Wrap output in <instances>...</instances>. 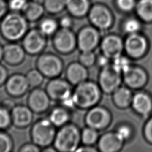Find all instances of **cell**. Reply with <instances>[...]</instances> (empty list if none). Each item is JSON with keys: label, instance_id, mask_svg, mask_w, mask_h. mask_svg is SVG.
I'll use <instances>...</instances> for the list:
<instances>
[{"label": "cell", "instance_id": "cell-47", "mask_svg": "<svg viewBox=\"0 0 152 152\" xmlns=\"http://www.w3.org/2000/svg\"><path fill=\"white\" fill-rule=\"evenodd\" d=\"M3 58V45L0 43V62Z\"/></svg>", "mask_w": 152, "mask_h": 152}, {"label": "cell", "instance_id": "cell-26", "mask_svg": "<svg viewBox=\"0 0 152 152\" xmlns=\"http://www.w3.org/2000/svg\"><path fill=\"white\" fill-rule=\"evenodd\" d=\"M113 97L115 104L120 107H126L132 103L131 92L126 87H118L113 92Z\"/></svg>", "mask_w": 152, "mask_h": 152}, {"label": "cell", "instance_id": "cell-20", "mask_svg": "<svg viewBox=\"0 0 152 152\" xmlns=\"http://www.w3.org/2000/svg\"><path fill=\"white\" fill-rule=\"evenodd\" d=\"M90 18L92 23L100 29H106L111 24V15L107 9L102 6L93 8L90 13Z\"/></svg>", "mask_w": 152, "mask_h": 152}, {"label": "cell", "instance_id": "cell-46", "mask_svg": "<svg viewBox=\"0 0 152 152\" xmlns=\"http://www.w3.org/2000/svg\"><path fill=\"white\" fill-rule=\"evenodd\" d=\"M76 151H90V152H93V151H96V150L93 149L92 148H90V147H83V148H80L79 149H77L76 150Z\"/></svg>", "mask_w": 152, "mask_h": 152}, {"label": "cell", "instance_id": "cell-10", "mask_svg": "<svg viewBox=\"0 0 152 152\" xmlns=\"http://www.w3.org/2000/svg\"><path fill=\"white\" fill-rule=\"evenodd\" d=\"M45 89L52 100L59 102L72 94L71 84L59 77L49 79Z\"/></svg>", "mask_w": 152, "mask_h": 152}, {"label": "cell", "instance_id": "cell-16", "mask_svg": "<svg viewBox=\"0 0 152 152\" xmlns=\"http://www.w3.org/2000/svg\"><path fill=\"white\" fill-rule=\"evenodd\" d=\"M99 40L97 31L93 28L87 27L79 33L77 42L81 51H91L97 45Z\"/></svg>", "mask_w": 152, "mask_h": 152}, {"label": "cell", "instance_id": "cell-44", "mask_svg": "<svg viewBox=\"0 0 152 152\" xmlns=\"http://www.w3.org/2000/svg\"><path fill=\"white\" fill-rule=\"evenodd\" d=\"M8 7L7 1L5 0H0V20L8 12Z\"/></svg>", "mask_w": 152, "mask_h": 152}, {"label": "cell", "instance_id": "cell-15", "mask_svg": "<svg viewBox=\"0 0 152 152\" xmlns=\"http://www.w3.org/2000/svg\"><path fill=\"white\" fill-rule=\"evenodd\" d=\"M147 46L145 39L137 33L129 34L125 43L126 51L133 58L141 56L145 52Z\"/></svg>", "mask_w": 152, "mask_h": 152}, {"label": "cell", "instance_id": "cell-37", "mask_svg": "<svg viewBox=\"0 0 152 152\" xmlns=\"http://www.w3.org/2000/svg\"><path fill=\"white\" fill-rule=\"evenodd\" d=\"M125 31L129 34L137 33L140 30V24L139 22L135 19L128 20L124 24Z\"/></svg>", "mask_w": 152, "mask_h": 152}, {"label": "cell", "instance_id": "cell-43", "mask_svg": "<svg viewBox=\"0 0 152 152\" xmlns=\"http://www.w3.org/2000/svg\"><path fill=\"white\" fill-rule=\"evenodd\" d=\"M144 133L147 139L150 142H152V118H151L147 123L144 129Z\"/></svg>", "mask_w": 152, "mask_h": 152}, {"label": "cell", "instance_id": "cell-2", "mask_svg": "<svg viewBox=\"0 0 152 152\" xmlns=\"http://www.w3.org/2000/svg\"><path fill=\"white\" fill-rule=\"evenodd\" d=\"M56 128L48 117L39 118L31 125V141L39 146L42 150L52 145L56 133Z\"/></svg>", "mask_w": 152, "mask_h": 152}, {"label": "cell", "instance_id": "cell-19", "mask_svg": "<svg viewBox=\"0 0 152 152\" xmlns=\"http://www.w3.org/2000/svg\"><path fill=\"white\" fill-rule=\"evenodd\" d=\"M123 74L126 84L132 88L142 87L147 80L145 72L139 67L129 66Z\"/></svg>", "mask_w": 152, "mask_h": 152}, {"label": "cell", "instance_id": "cell-24", "mask_svg": "<svg viewBox=\"0 0 152 152\" xmlns=\"http://www.w3.org/2000/svg\"><path fill=\"white\" fill-rule=\"evenodd\" d=\"M133 108L140 114L148 115L152 109V102L148 95L142 93L136 94L132 100Z\"/></svg>", "mask_w": 152, "mask_h": 152}, {"label": "cell", "instance_id": "cell-14", "mask_svg": "<svg viewBox=\"0 0 152 152\" xmlns=\"http://www.w3.org/2000/svg\"><path fill=\"white\" fill-rule=\"evenodd\" d=\"M86 120L89 127L100 129L105 128L109 124L110 121V115L105 109L96 107L88 112Z\"/></svg>", "mask_w": 152, "mask_h": 152}, {"label": "cell", "instance_id": "cell-36", "mask_svg": "<svg viewBox=\"0 0 152 152\" xmlns=\"http://www.w3.org/2000/svg\"><path fill=\"white\" fill-rule=\"evenodd\" d=\"M27 1L28 0H8V10L10 11L21 12Z\"/></svg>", "mask_w": 152, "mask_h": 152}, {"label": "cell", "instance_id": "cell-31", "mask_svg": "<svg viewBox=\"0 0 152 152\" xmlns=\"http://www.w3.org/2000/svg\"><path fill=\"white\" fill-rule=\"evenodd\" d=\"M14 147V143L11 135L6 130L0 129V152H11Z\"/></svg>", "mask_w": 152, "mask_h": 152}, {"label": "cell", "instance_id": "cell-7", "mask_svg": "<svg viewBox=\"0 0 152 152\" xmlns=\"http://www.w3.org/2000/svg\"><path fill=\"white\" fill-rule=\"evenodd\" d=\"M51 100L45 89L39 87L28 92L26 104L34 114L42 115L49 111Z\"/></svg>", "mask_w": 152, "mask_h": 152}, {"label": "cell", "instance_id": "cell-3", "mask_svg": "<svg viewBox=\"0 0 152 152\" xmlns=\"http://www.w3.org/2000/svg\"><path fill=\"white\" fill-rule=\"evenodd\" d=\"M80 138L78 128L73 124H67L56 131L52 145L56 151H74L77 149Z\"/></svg>", "mask_w": 152, "mask_h": 152}, {"label": "cell", "instance_id": "cell-33", "mask_svg": "<svg viewBox=\"0 0 152 152\" xmlns=\"http://www.w3.org/2000/svg\"><path fill=\"white\" fill-rule=\"evenodd\" d=\"M98 137V134L96 129L91 127L85 128L81 135V140L84 144L86 145H91L95 142Z\"/></svg>", "mask_w": 152, "mask_h": 152}, {"label": "cell", "instance_id": "cell-41", "mask_svg": "<svg viewBox=\"0 0 152 152\" xmlns=\"http://www.w3.org/2000/svg\"><path fill=\"white\" fill-rule=\"evenodd\" d=\"M118 4L122 10L128 11L133 8L134 1V0H118Z\"/></svg>", "mask_w": 152, "mask_h": 152}, {"label": "cell", "instance_id": "cell-17", "mask_svg": "<svg viewBox=\"0 0 152 152\" xmlns=\"http://www.w3.org/2000/svg\"><path fill=\"white\" fill-rule=\"evenodd\" d=\"M102 50L104 55L109 58L115 59L121 55L123 49L122 40L114 35L107 36L102 40Z\"/></svg>", "mask_w": 152, "mask_h": 152}, {"label": "cell", "instance_id": "cell-39", "mask_svg": "<svg viewBox=\"0 0 152 152\" xmlns=\"http://www.w3.org/2000/svg\"><path fill=\"white\" fill-rule=\"evenodd\" d=\"M118 137L122 140L125 141L129 138L131 135V128L126 125H122L117 130L116 132Z\"/></svg>", "mask_w": 152, "mask_h": 152}, {"label": "cell", "instance_id": "cell-21", "mask_svg": "<svg viewBox=\"0 0 152 152\" xmlns=\"http://www.w3.org/2000/svg\"><path fill=\"white\" fill-rule=\"evenodd\" d=\"M45 10L43 4L39 1H28L21 13L29 23L39 21L44 16Z\"/></svg>", "mask_w": 152, "mask_h": 152}, {"label": "cell", "instance_id": "cell-9", "mask_svg": "<svg viewBox=\"0 0 152 152\" xmlns=\"http://www.w3.org/2000/svg\"><path fill=\"white\" fill-rule=\"evenodd\" d=\"M4 87L7 94L12 98H20L24 96L30 88L26 74L19 72L9 75Z\"/></svg>", "mask_w": 152, "mask_h": 152}, {"label": "cell", "instance_id": "cell-18", "mask_svg": "<svg viewBox=\"0 0 152 152\" xmlns=\"http://www.w3.org/2000/svg\"><path fill=\"white\" fill-rule=\"evenodd\" d=\"M87 76V71L85 66L81 63L72 62L66 67L65 70L66 79L71 84L78 85L86 81Z\"/></svg>", "mask_w": 152, "mask_h": 152}, {"label": "cell", "instance_id": "cell-13", "mask_svg": "<svg viewBox=\"0 0 152 152\" xmlns=\"http://www.w3.org/2000/svg\"><path fill=\"white\" fill-rule=\"evenodd\" d=\"M121 81L120 73L112 65H107L102 68L99 76V83L104 92L106 93L114 92L119 87Z\"/></svg>", "mask_w": 152, "mask_h": 152}, {"label": "cell", "instance_id": "cell-48", "mask_svg": "<svg viewBox=\"0 0 152 152\" xmlns=\"http://www.w3.org/2000/svg\"><path fill=\"white\" fill-rule=\"evenodd\" d=\"M35 1H37V0H35Z\"/></svg>", "mask_w": 152, "mask_h": 152}, {"label": "cell", "instance_id": "cell-42", "mask_svg": "<svg viewBox=\"0 0 152 152\" xmlns=\"http://www.w3.org/2000/svg\"><path fill=\"white\" fill-rule=\"evenodd\" d=\"M58 23L61 28H70L72 24V21L69 17L67 15H64L59 19V20L58 21Z\"/></svg>", "mask_w": 152, "mask_h": 152}, {"label": "cell", "instance_id": "cell-30", "mask_svg": "<svg viewBox=\"0 0 152 152\" xmlns=\"http://www.w3.org/2000/svg\"><path fill=\"white\" fill-rule=\"evenodd\" d=\"M45 11L54 15L61 12L65 7V0H43Z\"/></svg>", "mask_w": 152, "mask_h": 152}, {"label": "cell", "instance_id": "cell-12", "mask_svg": "<svg viewBox=\"0 0 152 152\" xmlns=\"http://www.w3.org/2000/svg\"><path fill=\"white\" fill-rule=\"evenodd\" d=\"M26 55L23 46L18 42H8L3 45L2 60L10 66L21 65L24 61Z\"/></svg>", "mask_w": 152, "mask_h": 152}, {"label": "cell", "instance_id": "cell-6", "mask_svg": "<svg viewBox=\"0 0 152 152\" xmlns=\"http://www.w3.org/2000/svg\"><path fill=\"white\" fill-rule=\"evenodd\" d=\"M48 38L38 27H33L29 28L24 35L21 40V45L27 55L37 56L45 50Z\"/></svg>", "mask_w": 152, "mask_h": 152}, {"label": "cell", "instance_id": "cell-29", "mask_svg": "<svg viewBox=\"0 0 152 152\" xmlns=\"http://www.w3.org/2000/svg\"><path fill=\"white\" fill-rule=\"evenodd\" d=\"M137 12L145 21L152 20V0H141L137 5Z\"/></svg>", "mask_w": 152, "mask_h": 152}, {"label": "cell", "instance_id": "cell-27", "mask_svg": "<svg viewBox=\"0 0 152 152\" xmlns=\"http://www.w3.org/2000/svg\"><path fill=\"white\" fill-rule=\"evenodd\" d=\"M65 7L72 15L81 16L87 11L88 2L87 0H65Z\"/></svg>", "mask_w": 152, "mask_h": 152}, {"label": "cell", "instance_id": "cell-11", "mask_svg": "<svg viewBox=\"0 0 152 152\" xmlns=\"http://www.w3.org/2000/svg\"><path fill=\"white\" fill-rule=\"evenodd\" d=\"M34 113L27 104H15L11 110L12 125L17 129H25L31 126Z\"/></svg>", "mask_w": 152, "mask_h": 152}, {"label": "cell", "instance_id": "cell-8", "mask_svg": "<svg viewBox=\"0 0 152 152\" xmlns=\"http://www.w3.org/2000/svg\"><path fill=\"white\" fill-rule=\"evenodd\" d=\"M77 43V39L69 28H59L52 36V45L59 53L68 54L72 52Z\"/></svg>", "mask_w": 152, "mask_h": 152}, {"label": "cell", "instance_id": "cell-28", "mask_svg": "<svg viewBox=\"0 0 152 152\" xmlns=\"http://www.w3.org/2000/svg\"><path fill=\"white\" fill-rule=\"evenodd\" d=\"M26 76L31 88L40 87L45 78L43 75L36 68L28 70L26 74Z\"/></svg>", "mask_w": 152, "mask_h": 152}, {"label": "cell", "instance_id": "cell-38", "mask_svg": "<svg viewBox=\"0 0 152 152\" xmlns=\"http://www.w3.org/2000/svg\"><path fill=\"white\" fill-rule=\"evenodd\" d=\"M19 152H40L42 148L33 142H27L23 144L19 148Z\"/></svg>", "mask_w": 152, "mask_h": 152}, {"label": "cell", "instance_id": "cell-22", "mask_svg": "<svg viewBox=\"0 0 152 152\" xmlns=\"http://www.w3.org/2000/svg\"><path fill=\"white\" fill-rule=\"evenodd\" d=\"M123 142L116 133L109 132L104 134L100 138L99 147L103 152H115L120 149Z\"/></svg>", "mask_w": 152, "mask_h": 152}, {"label": "cell", "instance_id": "cell-5", "mask_svg": "<svg viewBox=\"0 0 152 152\" xmlns=\"http://www.w3.org/2000/svg\"><path fill=\"white\" fill-rule=\"evenodd\" d=\"M72 97L76 106L81 108H88L99 101L100 91L95 83L84 81L77 85L72 91Z\"/></svg>", "mask_w": 152, "mask_h": 152}, {"label": "cell", "instance_id": "cell-45", "mask_svg": "<svg viewBox=\"0 0 152 152\" xmlns=\"http://www.w3.org/2000/svg\"><path fill=\"white\" fill-rule=\"evenodd\" d=\"M109 58L108 57L103 54V55H100L98 57L97 62L100 66L104 68L109 65Z\"/></svg>", "mask_w": 152, "mask_h": 152}, {"label": "cell", "instance_id": "cell-4", "mask_svg": "<svg viewBox=\"0 0 152 152\" xmlns=\"http://www.w3.org/2000/svg\"><path fill=\"white\" fill-rule=\"evenodd\" d=\"M35 66L46 78L49 79L59 77L64 69L62 59L51 52H43L37 55Z\"/></svg>", "mask_w": 152, "mask_h": 152}, {"label": "cell", "instance_id": "cell-34", "mask_svg": "<svg viewBox=\"0 0 152 152\" xmlns=\"http://www.w3.org/2000/svg\"><path fill=\"white\" fill-rule=\"evenodd\" d=\"M112 66L119 73H124L130 66L129 61L127 58L121 55L113 59Z\"/></svg>", "mask_w": 152, "mask_h": 152}, {"label": "cell", "instance_id": "cell-1", "mask_svg": "<svg viewBox=\"0 0 152 152\" xmlns=\"http://www.w3.org/2000/svg\"><path fill=\"white\" fill-rule=\"evenodd\" d=\"M29 28V22L20 12H8L0 20V35L7 42L21 40Z\"/></svg>", "mask_w": 152, "mask_h": 152}, {"label": "cell", "instance_id": "cell-35", "mask_svg": "<svg viewBox=\"0 0 152 152\" xmlns=\"http://www.w3.org/2000/svg\"><path fill=\"white\" fill-rule=\"evenodd\" d=\"M80 63L85 66H90L95 62L96 57L92 51H82L79 57Z\"/></svg>", "mask_w": 152, "mask_h": 152}, {"label": "cell", "instance_id": "cell-40", "mask_svg": "<svg viewBox=\"0 0 152 152\" xmlns=\"http://www.w3.org/2000/svg\"><path fill=\"white\" fill-rule=\"evenodd\" d=\"M9 75L7 68L0 63V87L4 86Z\"/></svg>", "mask_w": 152, "mask_h": 152}, {"label": "cell", "instance_id": "cell-23", "mask_svg": "<svg viewBox=\"0 0 152 152\" xmlns=\"http://www.w3.org/2000/svg\"><path fill=\"white\" fill-rule=\"evenodd\" d=\"M48 118L56 127L60 128L68 124L70 115L68 109L63 106H57L48 111Z\"/></svg>", "mask_w": 152, "mask_h": 152}, {"label": "cell", "instance_id": "cell-25", "mask_svg": "<svg viewBox=\"0 0 152 152\" xmlns=\"http://www.w3.org/2000/svg\"><path fill=\"white\" fill-rule=\"evenodd\" d=\"M47 37H52L59 29L57 20L50 17H43L39 21L37 27Z\"/></svg>", "mask_w": 152, "mask_h": 152}, {"label": "cell", "instance_id": "cell-32", "mask_svg": "<svg viewBox=\"0 0 152 152\" xmlns=\"http://www.w3.org/2000/svg\"><path fill=\"white\" fill-rule=\"evenodd\" d=\"M12 125L11 110L0 106V129L7 130Z\"/></svg>", "mask_w": 152, "mask_h": 152}]
</instances>
